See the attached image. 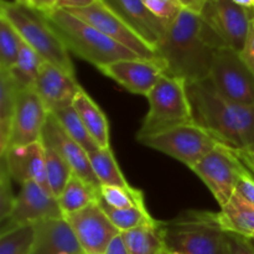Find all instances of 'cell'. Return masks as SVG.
<instances>
[{
    "label": "cell",
    "instance_id": "cell-21",
    "mask_svg": "<svg viewBox=\"0 0 254 254\" xmlns=\"http://www.w3.org/2000/svg\"><path fill=\"white\" fill-rule=\"evenodd\" d=\"M72 106L76 109L79 118L83 122L84 127L91 134L93 140L98 144L99 148L111 146L109 124L106 114L84 89L76 97Z\"/></svg>",
    "mask_w": 254,
    "mask_h": 254
},
{
    "label": "cell",
    "instance_id": "cell-1",
    "mask_svg": "<svg viewBox=\"0 0 254 254\" xmlns=\"http://www.w3.org/2000/svg\"><path fill=\"white\" fill-rule=\"evenodd\" d=\"M223 47L228 46L202 15L184 9L168 26L156 52L165 74L190 83L210 77L215 52Z\"/></svg>",
    "mask_w": 254,
    "mask_h": 254
},
{
    "label": "cell",
    "instance_id": "cell-27",
    "mask_svg": "<svg viewBox=\"0 0 254 254\" xmlns=\"http://www.w3.org/2000/svg\"><path fill=\"white\" fill-rule=\"evenodd\" d=\"M99 206L104 211L111 222L119 232H127L139 226L146 225V223L154 222V218L146 210L145 203H139L130 208H114L109 206L103 198H99Z\"/></svg>",
    "mask_w": 254,
    "mask_h": 254
},
{
    "label": "cell",
    "instance_id": "cell-20",
    "mask_svg": "<svg viewBox=\"0 0 254 254\" xmlns=\"http://www.w3.org/2000/svg\"><path fill=\"white\" fill-rule=\"evenodd\" d=\"M35 226L32 254H84L64 217L39 221Z\"/></svg>",
    "mask_w": 254,
    "mask_h": 254
},
{
    "label": "cell",
    "instance_id": "cell-12",
    "mask_svg": "<svg viewBox=\"0 0 254 254\" xmlns=\"http://www.w3.org/2000/svg\"><path fill=\"white\" fill-rule=\"evenodd\" d=\"M62 217L64 215L57 198L40 184L27 181L21 185V190L16 196L11 212L1 221V233L19 226Z\"/></svg>",
    "mask_w": 254,
    "mask_h": 254
},
{
    "label": "cell",
    "instance_id": "cell-29",
    "mask_svg": "<svg viewBox=\"0 0 254 254\" xmlns=\"http://www.w3.org/2000/svg\"><path fill=\"white\" fill-rule=\"evenodd\" d=\"M44 62L45 60L22 40L16 64L9 72L22 88H34L35 81Z\"/></svg>",
    "mask_w": 254,
    "mask_h": 254
},
{
    "label": "cell",
    "instance_id": "cell-11",
    "mask_svg": "<svg viewBox=\"0 0 254 254\" xmlns=\"http://www.w3.org/2000/svg\"><path fill=\"white\" fill-rule=\"evenodd\" d=\"M66 11L94 26L104 35L113 39L114 41L133 51L141 59H159L156 50L146 44L139 35H136L123 20L119 19L101 0L88 7L66 10Z\"/></svg>",
    "mask_w": 254,
    "mask_h": 254
},
{
    "label": "cell",
    "instance_id": "cell-33",
    "mask_svg": "<svg viewBox=\"0 0 254 254\" xmlns=\"http://www.w3.org/2000/svg\"><path fill=\"white\" fill-rule=\"evenodd\" d=\"M101 197L114 208H130L139 203H144L143 192L131 186H101Z\"/></svg>",
    "mask_w": 254,
    "mask_h": 254
},
{
    "label": "cell",
    "instance_id": "cell-4",
    "mask_svg": "<svg viewBox=\"0 0 254 254\" xmlns=\"http://www.w3.org/2000/svg\"><path fill=\"white\" fill-rule=\"evenodd\" d=\"M67 50L97 68L127 59H141L92 25L62 9L44 14Z\"/></svg>",
    "mask_w": 254,
    "mask_h": 254
},
{
    "label": "cell",
    "instance_id": "cell-2",
    "mask_svg": "<svg viewBox=\"0 0 254 254\" xmlns=\"http://www.w3.org/2000/svg\"><path fill=\"white\" fill-rule=\"evenodd\" d=\"M193 122L216 140L238 153L254 155V106L223 97L210 79L188 83Z\"/></svg>",
    "mask_w": 254,
    "mask_h": 254
},
{
    "label": "cell",
    "instance_id": "cell-17",
    "mask_svg": "<svg viewBox=\"0 0 254 254\" xmlns=\"http://www.w3.org/2000/svg\"><path fill=\"white\" fill-rule=\"evenodd\" d=\"M153 49L160 44L168 25L146 7L143 0H101Z\"/></svg>",
    "mask_w": 254,
    "mask_h": 254
},
{
    "label": "cell",
    "instance_id": "cell-46",
    "mask_svg": "<svg viewBox=\"0 0 254 254\" xmlns=\"http://www.w3.org/2000/svg\"><path fill=\"white\" fill-rule=\"evenodd\" d=\"M252 238H253V240H254V237H252Z\"/></svg>",
    "mask_w": 254,
    "mask_h": 254
},
{
    "label": "cell",
    "instance_id": "cell-13",
    "mask_svg": "<svg viewBox=\"0 0 254 254\" xmlns=\"http://www.w3.org/2000/svg\"><path fill=\"white\" fill-rule=\"evenodd\" d=\"M76 235L84 254H104L119 231L98 202L64 217Z\"/></svg>",
    "mask_w": 254,
    "mask_h": 254
},
{
    "label": "cell",
    "instance_id": "cell-40",
    "mask_svg": "<svg viewBox=\"0 0 254 254\" xmlns=\"http://www.w3.org/2000/svg\"><path fill=\"white\" fill-rule=\"evenodd\" d=\"M57 2L59 0H30V7L42 14H50L57 9Z\"/></svg>",
    "mask_w": 254,
    "mask_h": 254
},
{
    "label": "cell",
    "instance_id": "cell-41",
    "mask_svg": "<svg viewBox=\"0 0 254 254\" xmlns=\"http://www.w3.org/2000/svg\"><path fill=\"white\" fill-rule=\"evenodd\" d=\"M104 254H129L126 247V243L123 241V237H122V233H119L118 236L113 238V241L109 243L108 248H107Z\"/></svg>",
    "mask_w": 254,
    "mask_h": 254
},
{
    "label": "cell",
    "instance_id": "cell-30",
    "mask_svg": "<svg viewBox=\"0 0 254 254\" xmlns=\"http://www.w3.org/2000/svg\"><path fill=\"white\" fill-rule=\"evenodd\" d=\"M52 116L57 119V122L62 127V129L76 143H78L84 150L91 153V151L97 150L99 148L98 144L93 140L91 134L88 133L87 128L84 127L83 122L79 118L78 113L73 108V106H69L67 108L56 112V113H52Z\"/></svg>",
    "mask_w": 254,
    "mask_h": 254
},
{
    "label": "cell",
    "instance_id": "cell-18",
    "mask_svg": "<svg viewBox=\"0 0 254 254\" xmlns=\"http://www.w3.org/2000/svg\"><path fill=\"white\" fill-rule=\"evenodd\" d=\"M41 140L49 143L68 163L76 175L87 181L93 188L101 190V184L94 175L91 161H89L88 151L84 150L62 129V127L52 114H49L44 131H42Z\"/></svg>",
    "mask_w": 254,
    "mask_h": 254
},
{
    "label": "cell",
    "instance_id": "cell-39",
    "mask_svg": "<svg viewBox=\"0 0 254 254\" xmlns=\"http://www.w3.org/2000/svg\"><path fill=\"white\" fill-rule=\"evenodd\" d=\"M98 0H59V2H57V9H83V7L91 6V5H93Z\"/></svg>",
    "mask_w": 254,
    "mask_h": 254
},
{
    "label": "cell",
    "instance_id": "cell-3",
    "mask_svg": "<svg viewBox=\"0 0 254 254\" xmlns=\"http://www.w3.org/2000/svg\"><path fill=\"white\" fill-rule=\"evenodd\" d=\"M161 225L168 253L228 254L227 231L218 212L186 210Z\"/></svg>",
    "mask_w": 254,
    "mask_h": 254
},
{
    "label": "cell",
    "instance_id": "cell-16",
    "mask_svg": "<svg viewBox=\"0 0 254 254\" xmlns=\"http://www.w3.org/2000/svg\"><path fill=\"white\" fill-rule=\"evenodd\" d=\"M34 89L50 114L72 106L76 97L83 91L76 76L47 61L41 64Z\"/></svg>",
    "mask_w": 254,
    "mask_h": 254
},
{
    "label": "cell",
    "instance_id": "cell-44",
    "mask_svg": "<svg viewBox=\"0 0 254 254\" xmlns=\"http://www.w3.org/2000/svg\"><path fill=\"white\" fill-rule=\"evenodd\" d=\"M15 2L20 5H25V6H30V0H14Z\"/></svg>",
    "mask_w": 254,
    "mask_h": 254
},
{
    "label": "cell",
    "instance_id": "cell-6",
    "mask_svg": "<svg viewBox=\"0 0 254 254\" xmlns=\"http://www.w3.org/2000/svg\"><path fill=\"white\" fill-rule=\"evenodd\" d=\"M146 98L149 111L136 133V138L193 122L185 79L164 73Z\"/></svg>",
    "mask_w": 254,
    "mask_h": 254
},
{
    "label": "cell",
    "instance_id": "cell-25",
    "mask_svg": "<svg viewBox=\"0 0 254 254\" xmlns=\"http://www.w3.org/2000/svg\"><path fill=\"white\" fill-rule=\"evenodd\" d=\"M99 198H101V190L89 185L87 181L73 173L61 195L57 197V201L62 215L66 217L71 213L83 210L92 203L98 202Z\"/></svg>",
    "mask_w": 254,
    "mask_h": 254
},
{
    "label": "cell",
    "instance_id": "cell-15",
    "mask_svg": "<svg viewBox=\"0 0 254 254\" xmlns=\"http://www.w3.org/2000/svg\"><path fill=\"white\" fill-rule=\"evenodd\" d=\"M99 71L130 93L148 97L165 73V66L160 59H127L106 64Z\"/></svg>",
    "mask_w": 254,
    "mask_h": 254
},
{
    "label": "cell",
    "instance_id": "cell-45",
    "mask_svg": "<svg viewBox=\"0 0 254 254\" xmlns=\"http://www.w3.org/2000/svg\"><path fill=\"white\" fill-rule=\"evenodd\" d=\"M168 254H178V253H168Z\"/></svg>",
    "mask_w": 254,
    "mask_h": 254
},
{
    "label": "cell",
    "instance_id": "cell-26",
    "mask_svg": "<svg viewBox=\"0 0 254 254\" xmlns=\"http://www.w3.org/2000/svg\"><path fill=\"white\" fill-rule=\"evenodd\" d=\"M88 156L94 175L98 179L101 186H119V188L130 186L119 169L111 146L98 148L97 150L88 153Z\"/></svg>",
    "mask_w": 254,
    "mask_h": 254
},
{
    "label": "cell",
    "instance_id": "cell-19",
    "mask_svg": "<svg viewBox=\"0 0 254 254\" xmlns=\"http://www.w3.org/2000/svg\"><path fill=\"white\" fill-rule=\"evenodd\" d=\"M1 156L12 180L19 184L35 181L46 191H50L46 178V163H45V148L42 140L29 145L12 146Z\"/></svg>",
    "mask_w": 254,
    "mask_h": 254
},
{
    "label": "cell",
    "instance_id": "cell-14",
    "mask_svg": "<svg viewBox=\"0 0 254 254\" xmlns=\"http://www.w3.org/2000/svg\"><path fill=\"white\" fill-rule=\"evenodd\" d=\"M49 114L34 88L22 89L17 97L7 149L41 140Z\"/></svg>",
    "mask_w": 254,
    "mask_h": 254
},
{
    "label": "cell",
    "instance_id": "cell-37",
    "mask_svg": "<svg viewBox=\"0 0 254 254\" xmlns=\"http://www.w3.org/2000/svg\"><path fill=\"white\" fill-rule=\"evenodd\" d=\"M237 153V151H236ZM245 166V165H243ZM235 193L250 202L251 205L254 206V178L250 174V171L245 168L242 176L236 186Z\"/></svg>",
    "mask_w": 254,
    "mask_h": 254
},
{
    "label": "cell",
    "instance_id": "cell-42",
    "mask_svg": "<svg viewBox=\"0 0 254 254\" xmlns=\"http://www.w3.org/2000/svg\"><path fill=\"white\" fill-rule=\"evenodd\" d=\"M179 1L183 5L184 9L190 10L196 14H201L210 0H179Z\"/></svg>",
    "mask_w": 254,
    "mask_h": 254
},
{
    "label": "cell",
    "instance_id": "cell-24",
    "mask_svg": "<svg viewBox=\"0 0 254 254\" xmlns=\"http://www.w3.org/2000/svg\"><path fill=\"white\" fill-rule=\"evenodd\" d=\"M221 225L227 232L254 237V206L237 193L218 212Z\"/></svg>",
    "mask_w": 254,
    "mask_h": 254
},
{
    "label": "cell",
    "instance_id": "cell-32",
    "mask_svg": "<svg viewBox=\"0 0 254 254\" xmlns=\"http://www.w3.org/2000/svg\"><path fill=\"white\" fill-rule=\"evenodd\" d=\"M22 39L5 17L0 16V72L15 66L21 49Z\"/></svg>",
    "mask_w": 254,
    "mask_h": 254
},
{
    "label": "cell",
    "instance_id": "cell-7",
    "mask_svg": "<svg viewBox=\"0 0 254 254\" xmlns=\"http://www.w3.org/2000/svg\"><path fill=\"white\" fill-rule=\"evenodd\" d=\"M136 140L148 148L171 156L190 169L220 144L210 131L195 122L140 136Z\"/></svg>",
    "mask_w": 254,
    "mask_h": 254
},
{
    "label": "cell",
    "instance_id": "cell-8",
    "mask_svg": "<svg viewBox=\"0 0 254 254\" xmlns=\"http://www.w3.org/2000/svg\"><path fill=\"white\" fill-rule=\"evenodd\" d=\"M208 79L230 101L254 106V72L240 52L231 47L217 50Z\"/></svg>",
    "mask_w": 254,
    "mask_h": 254
},
{
    "label": "cell",
    "instance_id": "cell-35",
    "mask_svg": "<svg viewBox=\"0 0 254 254\" xmlns=\"http://www.w3.org/2000/svg\"><path fill=\"white\" fill-rule=\"evenodd\" d=\"M16 196L12 195L11 176L7 171L6 165L1 159V169H0V220H5L12 207H14Z\"/></svg>",
    "mask_w": 254,
    "mask_h": 254
},
{
    "label": "cell",
    "instance_id": "cell-36",
    "mask_svg": "<svg viewBox=\"0 0 254 254\" xmlns=\"http://www.w3.org/2000/svg\"><path fill=\"white\" fill-rule=\"evenodd\" d=\"M228 254H254V240L252 237L227 232Z\"/></svg>",
    "mask_w": 254,
    "mask_h": 254
},
{
    "label": "cell",
    "instance_id": "cell-43",
    "mask_svg": "<svg viewBox=\"0 0 254 254\" xmlns=\"http://www.w3.org/2000/svg\"><path fill=\"white\" fill-rule=\"evenodd\" d=\"M233 1L247 9H254V0H233Z\"/></svg>",
    "mask_w": 254,
    "mask_h": 254
},
{
    "label": "cell",
    "instance_id": "cell-22",
    "mask_svg": "<svg viewBox=\"0 0 254 254\" xmlns=\"http://www.w3.org/2000/svg\"><path fill=\"white\" fill-rule=\"evenodd\" d=\"M129 254H168L161 221L122 232Z\"/></svg>",
    "mask_w": 254,
    "mask_h": 254
},
{
    "label": "cell",
    "instance_id": "cell-9",
    "mask_svg": "<svg viewBox=\"0 0 254 254\" xmlns=\"http://www.w3.org/2000/svg\"><path fill=\"white\" fill-rule=\"evenodd\" d=\"M191 170L205 183L218 205L223 207L235 195L245 166L235 150L218 144Z\"/></svg>",
    "mask_w": 254,
    "mask_h": 254
},
{
    "label": "cell",
    "instance_id": "cell-5",
    "mask_svg": "<svg viewBox=\"0 0 254 254\" xmlns=\"http://www.w3.org/2000/svg\"><path fill=\"white\" fill-rule=\"evenodd\" d=\"M0 16L5 17L21 39L45 61L76 76L73 64L69 59V51L42 12L15 1L2 0Z\"/></svg>",
    "mask_w": 254,
    "mask_h": 254
},
{
    "label": "cell",
    "instance_id": "cell-10",
    "mask_svg": "<svg viewBox=\"0 0 254 254\" xmlns=\"http://www.w3.org/2000/svg\"><path fill=\"white\" fill-rule=\"evenodd\" d=\"M201 15L228 47L240 54L243 51L254 17V9L241 6L233 0H210Z\"/></svg>",
    "mask_w": 254,
    "mask_h": 254
},
{
    "label": "cell",
    "instance_id": "cell-34",
    "mask_svg": "<svg viewBox=\"0 0 254 254\" xmlns=\"http://www.w3.org/2000/svg\"><path fill=\"white\" fill-rule=\"evenodd\" d=\"M143 1L146 7L168 26L175 21L176 17L184 10V6L179 0H143Z\"/></svg>",
    "mask_w": 254,
    "mask_h": 254
},
{
    "label": "cell",
    "instance_id": "cell-28",
    "mask_svg": "<svg viewBox=\"0 0 254 254\" xmlns=\"http://www.w3.org/2000/svg\"><path fill=\"white\" fill-rule=\"evenodd\" d=\"M45 148V163H46V178L50 191L55 197H59L68 183L73 170L66 160L50 145L42 140Z\"/></svg>",
    "mask_w": 254,
    "mask_h": 254
},
{
    "label": "cell",
    "instance_id": "cell-38",
    "mask_svg": "<svg viewBox=\"0 0 254 254\" xmlns=\"http://www.w3.org/2000/svg\"><path fill=\"white\" fill-rule=\"evenodd\" d=\"M241 56L245 60L246 64H248V67L254 72V17L252 22H251L247 42H246V46L243 49V51L241 52Z\"/></svg>",
    "mask_w": 254,
    "mask_h": 254
},
{
    "label": "cell",
    "instance_id": "cell-31",
    "mask_svg": "<svg viewBox=\"0 0 254 254\" xmlns=\"http://www.w3.org/2000/svg\"><path fill=\"white\" fill-rule=\"evenodd\" d=\"M35 226L24 225L0 233V254H32Z\"/></svg>",
    "mask_w": 254,
    "mask_h": 254
},
{
    "label": "cell",
    "instance_id": "cell-23",
    "mask_svg": "<svg viewBox=\"0 0 254 254\" xmlns=\"http://www.w3.org/2000/svg\"><path fill=\"white\" fill-rule=\"evenodd\" d=\"M22 89L9 71L0 72V155L7 149L17 97Z\"/></svg>",
    "mask_w": 254,
    "mask_h": 254
}]
</instances>
